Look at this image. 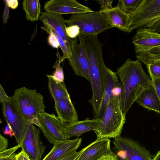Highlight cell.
Here are the masks:
<instances>
[{"label": "cell", "instance_id": "1", "mask_svg": "<svg viewBox=\"0 0 160 160\" xmlns=\"http://www.w3.org/2000/svg\"><path fill=\"white\" fill-rule=\"evenodd\" d=\"M116 73L122 86L123 94L120 102L123 113L126 116L133 103L142 92L152 84V79L143 69L138 60L128 58Z\"/></svg>", "mask_w": 160, "mask_h": 160}, {"label": "cell", "instance_id": "2", "mask_svg": "<svg viewBox=\"0 0 160 160\" xmlns=\"http://www.w3.org/2000/svg\"><path fill=\"white\" fill-rule=\"evenodd\" d=\"M129 16L127 32L141 28L160 32V0H142Z\"/></svg>", "mask_w": 160, "mask_h": 160}, {"label": "cell", "instance_id": "3", "mask_svg": "<svg viewBox=\"0 0 160 160\" xmlns=\"http://www.w3.org/2000/svg\"><path fill=\"white\" fill-rule=\"evenodd\" d=\"M13 96L25 119L39 127L38 116L46 108L43 96L36 89L23 86L15 89Z\"/></svg>", "mask_w": 160, "mask_h": 160}, {"label": "cell", "instance_id": "4", "mask_svg": "<svg viewBox=\"0 0 160 160\" xmlns=\"http://www.w3.org/2000/svg\"><path fill=\"white\" fill-rule=\"evenodd\" d=\"M121 108L119 98H113L107 105L98 130L97 139L115 138L121 135L126 120Z\"/></svg>", "mask_w": 160, "mask_h": 160}, {"label": "cell", "instance_id": "5", "mask_svg": "<svg viewBox=\"0 0 160 160\" xmlns=\"http://www.w3.org/2000/svg\"><path fill=\"white\" fill-rule=\"evenodd\" d=\"M66 22L69 26H78L80 34L87 35H98L112 28L107 13L100 11L72 14Z\"/></svg>", "mask_w": 160, "mask_h": 160}, {"label": "cell", "instance_id": "6", "mask_svg": "<svg viewBox=\"0 0 160 160\" xmlns=\"http://www.w3.org/2000/svg\"><path fill=\"white\" fill-rule=\"evenodd\" d=\"M1 104L3 117L14 133L17 145L21 146L30 122L23 116L13 96Z\"/></svg>", "mask_w": 160, "mask_h": 160}, {"label": "cell", "instance_id": "7", "mask_svg": "<svg viewBox=\"0 0 160 160\" xmlns=\"http://www.w3.org/2000/svg\"><path fill=\"white\" fill-rule=\"evenodd\" d=\"M113 142L114 152L121 160H152L150 151L137 141L120 135Z\"/></svg>", "mask_w": 160, "mask_h": 160}, {"label": "cell", "instance_id": "8", "mask_svg": "<svg viewBox=\"0 0 160 160\" xmlns=\"http://www.w3.org/2000/svg\"><path fill=\"white\" fill-rule=\"evenodd\" d=\"M39 128L49 142L53 145L68 140L65 134V127L60 119L54 113L45 112L39 114Z\"/></svg>", "mask_w": 160, "mask_h": 160}, {"label": "cell", "instance_id": "9", "mask_svg": "<svg viewBox=\"0 0 160 160\" xmlns=\"http://www.w3.org/2000/svg\"><path fill=\"white\" fill-rule=\"evenodd\" d=\"M40 133L39 128L30 122L21 148L32 160H41L45 149L40 138Z\"/></svg>", "mask_w": 160, "mask_h": 160}, {"label": "cell", "instance_id": "10", "mask_svg": "<svg viewBox=\"0 0 160 160\" xmlns=\"http://www.w3.org/2000/svg\"><path fill=\"white\" fill-rule=\"evenodd\" d=\"M77 41H74L71 48L72 54L68 59L76 75L90 80L89 63L85 49Z\"/></svg>", "mask_w": 160, "mask_h": 160}, {"label": "cell", "instance_id": "11", "mask_svg": "<svg viewBox=\"0 0 160 160\" xmlns=\"http://www.w3.org/2000/svg\"><path fill=\"white\" fill-rule=\"evenodd\" d=\"M45 12L62 15L93 12L89 8L74 0H51L44 6Z\"/></svg>", "mask_w": 160, "mask_h": 160}, {"label": "cell", "instance_id": "12", "mask_svg": "<svg viewBox=\"0 0 160 160\" xmlns=\"http://www.w3.org/2000/svg\"><path fill=\"white\" fill-rule=\"evenodd\" d=\"M39 19L46 28L53 30L60 36L71 50L72 45L77 41V38H71L68 36L66 31V20L62 15L45 12H41Z\"/></svg>", "mask_w": 160, "mask_h": 160}, {"label": "cell", "instance_id": "13", "mask_svg": "<svg viewBox=\"0 0 160 160\" xmlns=\"http://www.w3.org/2000/svg\"><path fill=\"white\" fill-rule=\"evenodd\" d=\"M136 53L160 46V33L148 29H138L132 38Z\"/></svg>", "mask_w": 160, "mask_h": 160}, {"label": "cell", "instance_id": "14", "mask_svg": "<svg viewBox=\"0 0 160 160\" xmlns=\"http://www.w3.org/2000/svg\"><path fill=\"white\" fill-rule=\"evenodd\" d=\"M54 102L57 116L65 127L78 120L77 111L70 97L62 98Z\"/></svg>", "mask_w": 160, "mask_h": 160}, {"label": "cell", "instance_id": "15", "mask_svg": "<svg viewBox=\"0 0 160 160\" xmlns=\"http://www.w3.org/2000/svg\"><path fill=\"white\" fill-rule=\"evenodd\" d=\"M109 138L97 139L84 148L77 160H97L111 150Z\"/></svg>", "mask_w": 160, "mask_h": 160}, {"label": "cell", "instance_id": "16", "mask_svg": "<svg viewBox=\"0 0 160 160\" xmlns=\"http://www.w3.org/2000/svg\"><path fill=\"white\" fill-rule=\"evenodd\" d=\"M82 141L81 138H77L55 144L42 160H58L76 151L80 145Z\"/></svg>", "mask_w": 160, "mask_h": 160}, {"label": "cell", "instance_id": "17", "mask_svg": "<svg viewBox=\"0 0 160 160\" xmlns=\"http://www.w3.org/2000/svg\"><path fill=\"white\" fill-rule=\"evenodd\" d=\"M101 120L98 119H90L89 118L82 120H78L65 127L66 137L69 139L72 137H78L83 133L90 131H97L99 127Z\"/></svg>", "mask_w": 160, "mask_h": 160}, {"label": "cell", "instance_id": "18", "mask_svg": "<svg viewBox=\"0 0 160 160\" xmlns=\"http://www.w3.org/2000/svg\"><path fill=\"white\" fill-rule=\"evenodd\" d=\"M135 102L143 107L160 113V99L152 83L142 92Z\"/></svg>", "mask_w": 160, "mask_h": 160}, {"label": "cell", "instance_id": "19", "mask_svg": "<svg viewBox=\"0 0 160 160\" xmlns=\"http://www.w3.org/2000/svg\"><path fill=\"white\" fill-rule=\"evenodd\" d=\"M119 82L116 73L108 67L106 85L98 119L101 120L107 105L112 98L113 88Z\"/></svg>", "mask_w": 160, "mask_h": 160}, {"label": "cell", "instance_id": "20", "mask_svg": "<svg viewBox=\"0 0 160 160\" xmlns=\"http://www.w3.org/2000/svg\"><path fill=\"white\" fill-rule=\"evenodd\" d=\"M105 12L107 14L112 28L127 32L130 16L116 6Z\"/></svg>", "mask_w": 160, "mask_h": 160}, {"label": "cell", "instance_id": "21", "mask_svg": "<svg viewBox=\"0 0 160 160\" xmlns=\"http://www.w3.org/2000/svg\"><path fill=\"white\" fill-rule=\"evenodd\" d=\"M49 92L54 102L66 97H70L64 82H61L54 80L51 75H47Z\"/></svg>", "mask_w": 160, "mask_h": 160}, {"label": "cell", "instance_id": "22", "mask_svg": "<svg viewBox=\"0 0 160 160\" xmlns=\"http://www.w3.org/2000/svg\"><path fill=\"white\" fill-rule=\"evenodd\" d=\"M22 8L26 19L32 22L38 21L41 13V4L38 0H24Z\"/></svg>", "mask_w": 160, "mask_h": 160}, {"label": "cell", "instance_id": "23", "mask_svg": "<svg viewBox=\"0 0 160 160\" xmlns=\"http://www.w3.org/2000/svg\"><path fill=\"white\" fill-rule=\"evenodd\" d=\"M135 53L137 60L147 66L160 60V46Z\"/></svg>", "mask_w": 160, "mask_h": 160}, {"label": "cell", "instance_id": "24", "mask_svg": "<svg viewBox=\"0 0 160 160\" xmlns=\"http://www.w3.org/2000/svg\"><path fill=\"white\" fill-rule=\"evenodd\" d=\"M142 0H120L117 6L125 13L130 15L138 8Z\"/></svg>", "mask_w": 160, "mask_h": 160}, {"label": "cell", "instance_id": "25", "mask_svg": "<svg viewBox=\"0 0 160 160\" xmlns=\"http://www.w3.org/2000/svg\"><path fill=\"white\" fill-rule=\"evenodd\" d=\"M57 59L54 64L53 68L55 69L52 75V78L55 80L61 82H63L64 76L63 69L60 66V64L64 60L62 57L61 56L58 52L57 54Z\"/></svg>", "mask_w": 160, "mask_h": 160}, {"label": "cell", "instance_id": "26", "mask_svg": "<svg viewBox=\"0 0 160 160\" xmlns=\"http://www.w3.org/2000/svg\"><path fill=\"white\" fill-rule=\"evenodd\" d=\"M46 30L48 33H52L56 37L58 41L59 46L63 52V56L62 57L63 60L65 58L68 59L69 58L71 55L72 51L62 38L55 32L51 29L46 28Z\"/></svg>", "mask_w": 160, "mask_h": 160}, {"label": "cell", "instance_id": "27", "mask_svg": "<svg viewBox=\"0 0 160 160\" xmlns=\"http://www.w3.org/2000/svg\"><path fill=\"white\" fill-rule=\"evenodd\" d=\"M151 79H160V60L146 66Z\"/></svg>", "mask_w": 160, "mask_h": 160}, {"label": "cell", "instance_id": "28", "mask_svg": "<svg viewBox=\"0 0 160 160\" xmlns=\"http://www.w3.org/2000/svg\"><path fill=\"white\" fill-rule=\"evenodd\" d=\"M66 31L68 36L71 38H77L80 34V28L76 25L66 27Z\"/></svg>", "mask_w": 160, "mask_h": 160}, {"label": "cell", "instance_id": "29", "mask_svg": "<svg viewBox=\"0 0 160 160\" xmlns=\"http://www.w3.org/2000/svg\"><path fill=\"white\" fill-rule=\"evenodd\" d=\"M97 2L101 5L100 11L105 12L113 8L112 0H98Z\"/></svg>", "mask_w": 160, "mask_h": 160}, {"label": "cell", "instance_id": "30", "mask_svg": "<svg viewBox=\"0 0 160 160\" xmlns=\"http://www.w3.org/2000/svg\"><path fill=\"white\" fill-rule=\"evenodd\" d=\"M21 147V146L19 145L11 148L7 149L5 150L0 152V157H5L10 156L13 154L19 148Z\"/></svg>", "mask_w": 160, "mask_h": 160}, {"label": "cell", "instance_id": "31", "mask_svg": "<svg viewBox=\"0 0 160 160\" xmlns=\"http://www.w3.org/2000/svg\"><path fill=\"white\" fill-rule=\"evenodd\" d=\"M83 148L79 151H75L58 160H77L84 150Z\"/></svg>", "mask_w": 160, "mask_h": 160}, {"label": "cell", "instance_id": "32", "mask_svg": "<svg viewBox=\"0 0 160 160\" xmlns=\"http://www.w3.org/2000/svg\"><path fill=\"white\" fill-rule=\"evenodd\" d=\"M48 38V43L52 47L58 48L59 46L58 41L56 36L52 33L49 32Z\"/></svg>", "mask_w": 160, "mask_h": 160}, {"label": "cell", "instance_id": "33", "mask_svg": "<svg viewBox=\"0 0 160 160\" xmlns=\"http://www.w3.org/2000/svg\"><path fill=\"white\" fill-rule=\"evenodd\" d=\"M8 146V140L0 135V152H1L7 149Z\"/></svg>", "mask_w": 160, "mask_h": 160}, {"label": "cell", "instance_id": "34", "mask_svg": "<svg viewBox=\"0 0 160 160\" xmlns=\"http://www.w3.org/2000/svg\"><path fill=\"white\" fill-rule=\"evenodd\" d=\"M117 155L112 150L105 154L97 160H112Z\"/></svg>", "mask_w": 160, "mask_h": 160}, {"label": "cell", "instance_id": "35", "mask_svg": "<svg viewBox=\"0 0 160 160\" xmlns=\"http://www.w3.org/2000/svg\"><path fill=\"white\" fill-rule=\"evenodd\" d=\"M15 160H32L30 158L27 154L21 149V152L16 154Z\"/></svg>", "mask_w": 160, "mask_h": 160}, {"label": "cell", "instance_id": "36", "mask_svg": "<svg viewBox=\"0 0 160 160\" xmlns=\"http://www.w3.org/2000/svg\"><path fill=\"white\" fill-rule=\"evenodd\" d=\"M9 96L7 94L2 85L0 84V101L1 103L4 102Z\"/></svg>", "mask_w": 160, "mask_h": 160}, {"label": "cell", "instance_id": "37", "mask_svg": "<svg viewBox=\"0 0 160 160\" xmlns=\"http://www.w3.org/2000/svg\"><path fill=\"white\" fill-rule=\"evenodd\" d=\"M153 85L160 99V79H152Z\"/></svg>", "mask_w": 160, "mask_h": 160}, {"label": "cell", "instance_id": "38", "mask_svg": "<svg viewBox=\"0 0 160 160\" xmlns=\"http://www.w3.org/2000/svg\"><path fill=\"white\" fill-rule=\"evenodd\" d=\"M3 132L4 134L9 135L11 137L15 136L14 133L11 127L8 124H7V125L5 127Z\"/></svg>", "mask_w": 160, "mask_h": 160}, {"label": "cell", "instance_id": "39", "mask_svg": "<svg viewBox=\"0 0 160 160\" xmlns=\"http://www.w3.org/2000/svg\"><path fill=\"white\" fill-rule=\"evenodd\" d=\"M5 1L9 7L12 9H16L18 6V2L17 0H7Z\"/></svg>", "mask_w": 160, "mask_h": 160}, {"label": "cell", "instance_id": "40", "mask_svg": "<svg viewBox=\"0 0 160 160\" xmlns=\"http://www.w3.org/2000/svg\"><path fill=\"white\" fill-rule=\"evenodd\" d=\"M16 154L14 153L13 155L7 157H0V160H15Z\"/></svg>", "mask_w": 160, "mask_h": 160}, {"label": "cell", "instance_id": "41", "mask_svg": "<svg viewBox=\"0 0 160 160\" xmlns=\"http://www.w3.org/2000/svg\"><path fill=\"white\" fill-rule=\"evenodd\" d=\"M152 160H160V150L155 155L152 156Z\"/></svg>", "mask_w": 160, "mask_h": 160}, {"label": "cell", "instance_id": "42", "mask_svg": "<svg viewBox=\"0 0 160 160\" xmlns=\"http://www.w3.org/2000/svg\"><path fill=\"white\" fill-rule=\"evenodd\" d=\"M112 160H121V159L117 155V156Z\"/></svg>", "mask_w": 160, "mask_h": 160}]
</instances>
